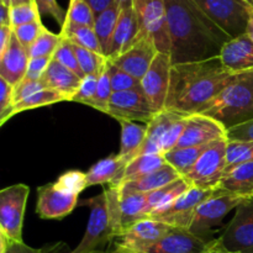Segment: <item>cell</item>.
<instances>
[{
  "label": "cell",
  "mask_w": 253,
  "mask_h": 253,
  "mask_svg": "<svg viewBox=\"0 0 253 253\" xmlns=\"http://www.w3.org/2000/svg\"><path fill=\"white\" fill-rule=\"evenodd\" d=\"M172 64L216 58L231 37L193 0H166Z\"/></svg>",
  "instance_id": "cell-1"
},
{
  "label": "cell",
  "mask_w": 253,
  "mask_h": 253,
  "mask_svg": "<svg viewBox=\"0 0 253 253\" xmlns=\"http://www.w3.org/2000/svg\"><path fill=\"white\" fill-rule=\"evenodd\" d=\"M235 74L219 57L172 66L166 109L182 115L203 114Z\"/></svg>",
  "instance_id": "cell-2"
},
{
  "label": "cell",
  "mask_w": 253,
  "mask_h": 253,
  "mask_svg": "<svg viewBox=\"0 0 253 253\" xmlns=\"http://www.w3.org/2000/svg\"><path fill=\"white\" fill-rule=\"evenodd\" d=\"M84 204L90 208L88 226L78 246L68 253H95L123 231L120 220V193L118 187H109L101 194L95 195Z\"/></svg>",
  "instance_id": "cell-3"
},
{
  "label": "cell",
  "mask_w": 253,
  "mask_h": 253,
  "mask_svg": "<svg viewBox=\"0 0 253 253\" xmlns=\"http://www.w3.org/2000/svg\"><path fill=\"white\" fill-rule=\"evenodd\" d=\"M203 114L219 121L226 130L252 120L253 69L235 74Z\"/></svg>",
  "instance_id": "cell-4"
},
{
  "label": "cell",
  "mask_w": 253,
  "mask_h": 253,
  "mask_svg": "<svg viewBox=\"0 0 253 253\" xmlns=\"http://www.w3.org/2000/svg\"><path fill=\"white\" fill-rule=\"evenodd\" d=\"M245 199L246 198L215 189L214 194L198 208L190 224L189 231L203 241L212 244L217 240L214 235L217 227L221 226L222 220L231 210L236 209Z\"/></svg>",
  "instance_id": "cell-5"
},
{
  "label": "cell",
  "mask_w": 253,
  "mask_h": 253,
  "mask_svg": "<svg viewBox=\"0 0 253 253\" xmlns=\"http://www.w3.org/2000/svg\"><path fill=\"white\" fill-rule=\"evenodd\" d=\"M200 10L231 39L246 34L253 9L245 0H193Z\"/></svg>",
  "instance_id": "cell-6"
},
{
  "label": "cell",
  "mask_w": 253,
  "mask_h": 253,
  "mask_svg": "<svg viewBox=\"0 0 253 253\" xmlns=\"http://www.w3.org/2000/svg\"><path fill=\"white\" fill-rule=\"evenodd\" d=\"M227 138H222L209 143L194 167L183 177L190 187L199 189H215L217 187L227 167Z\"/></svg>",
  "instance_id": "cell-7"
},
{
  "label": "cell",
  "mask_w": 253,
  "mask_h": 253,
  "mask_svg": "<svg viewBox=\"0 0 253 253\" xmlns=\"http://www.w3.org/2000/svg\"><path fill=\"white\" fill-rule=\"evenodd\" d=\"M30 188L15 184L0 192V236L7 241L22 242V225Z\"/></svg>",
  "instance_id": "cell-8"
},
{
  "label": "cell",
  "mask_w": 253,
  "mask_h": 253,
  "mask_svg": "<svg viewBox=\"0 0 253 253\" xmlns=\"http://www.w3.org/2000/svg\"><path fill=\"white\" fill-rule=\"evenodd\" d=\"M214 192L215 189H199L190 187L187 192L175 198L167 207L151 212L148 217L165 222L169 226L189 230L198 208L205 200L209 199Z\"/></svg>",
  "instance_id": "cell-9"
},
{
  "label": "cell",
  "mask_w": 253,
  "mask_h": 253,
  "mask_svg": "<svg viewBox=\"0 0 253 253\" xmlns=\"http://www.w3.org/2000/svg\"><path fill=\"white\" fill-rule=\"evenodd\" d=\"M141 31L155 41L158 52L169 53L170 39L168 32L166 0H132Z\"/></svg>",
  "instance_id": "cell-10"
},
{
  "label": "cell",
  "mask_w": 253,
  "mask_h": 253,
  "mask_svg": "<svg viewBox=\"0 0 253 253\" xmlns=\"http://www.w3.org/2000/svg\"><path fill=\"white\" fill-rule=\"evenodd\" d=\"M217 242L234 253H253V195L236 208L234 217L217 237Z\"/></svg>",
  "instance_id": "cell-11"
},
{
  "label": "cell",
  "mask_w": 253,
  "mask_h": 253,
  "mask_svg": "<svg viewBox=\"0 0 253 253\" xmlns=\"http://www.w3.org/2000/svg\"><path fill=\"white\" fill-rule=\"evenodd\" d=\"M156 110L146 96L142 86L125 91H115L111 96L108 115L118 121H141L151 123L156 116Z\"/></svg>",
  "instance_id": "cell-12"
},
{
  "label": "cell",
  "mask_w": 253,
  "mask_h": 253,
  "mask_svg": "<svg viewBox=\"0 0 253 253\" xmlns=\"http://www.w3.org/2000/svg\"><path fill=\"white\" fill-rule=\"evenodd\" d=\"M170 229L172 226L169 225L151 217L140 220L121 231L115 239V249L113 252L140 251L162 239Z\"/></svg>",
  "instance_id": "cell-13"
},
{
  "label": "cell",
  "mask_w": 253,
  "mask_h": 253,
  "mask_svg": "<svg viewBox=\"0 0 253 253\" xmlns=\"http://www.w3.org/2000/svg\"><path fill=\"white\" fill-rule=\"evenodd\" d=\"M172 66L169 53L158 52L147 73L141 79V86L156 113H161L166 109Z\"/></svg>",
  "instance_id": "cell-14"
},
{
  "label": "cell",
  "mask_w": 253,
  "mask_h": 253,
  "mask_svg": "<svg viewBox=\"0 0 253 253\" xmlns=\"http://www.w3.org/2000/svg\"><path fill=\"white\" fill-rule=\"evenodd\" d=\"M157 53L158 49L156 47L155 41L148 35L141 31L137 41L125 53L114 59H109V61L141 81L150 69Z\"/></svg>",
  "instance_id": "cell-15"
},
{
  "label": "cell",
  "mask_w": 253,
  "mask_h": 253,
  "mask_svg": "<svg viewBox=\"0 0 253 253\" xmlns=\"http://www.w3.org/2000/svg\"><path fill=\"white\" fill-rule=\"evenodd\" d=\"M227 130L215 119L204 114H194L187 118L184 131L175 148L204 146L214 141L227 138Z\"/></svg>",
  "instance_id": "cell-16"
},
{
  "label": "cell",
  "mask_w": 253,
  "mask_h": 253,
  "mask_svg": "<svg viewBox=\"0 0 253 253\" xmlns=\"http://www.w3.org/2000/svg\"><path fill=\"white\" fill-rule=\"evenodd\" d=\"M78 204V195L59 189L56 183L37 190L36 212L41 219L61 220L71 214Z\"/></svg>",
  "instance_id": "cell-17"
},
{
  "label": "cell",
  "mask_w": 253,
  "mask_h": 253,
  "mask_svg": "<svg viewBox=\"0 0 253 253\" xmlns=\"http://www.w3.org/2000/svg\"><path fill=\"white\" fill-rule=\"evenodd\" d=\"M212 244H208L199 237L194 236L189 230L172 226V229L162 239L146 249L133 252L110 253H203Z\"/></svg>",
  "instance_id": "cell-18"
},
{
  "label": "cell",
  "mask_w": 253,
  "mask_h": 253,
  "mask_svg": "<svg viewBox=\"0 0 253 253\" xmlns=\"http://www.w3.org/2000/svg\"><path fill=\"white\" fill-rule=\"evenodd\" d=\"M140 34L141 26L133 7L131 6L120 10L108 59H114L125 53L137 41Z\"/></svg>",
  "instance_id": "cell-19"
},
{
  "label": "cell",
  "mask_w": 253,
  "mask_h": 253,
  "mask_svg": "<svg viewBox=\"0 0 253 253\" xmlns=\"http://www.w3.org/2000/svg\"><path fill=\"white\" fill-rule=\"evenodd\" d=\"M222 66L231 73L253 69V41L247 34L231 39L221 49L219 56Z\"/></svg>",
  "instance_id": "cell-20"
},
{
  "label": "cell",
  "mask_w": 253,
  "mask_h": 253,
  "mask_svg": "<svg viewBox=\"0 0 253 253\" xmlns=\"http://www.w3.org/2000/svg\"><path fill=\"white\" fill-rule=\"evenodd\" d=\"M29 61L30 54L27 49L12 35L9 47L0 54V78L5 79L11 85H16L25 78Z\"/></svg>",
  "instance_id": "cell-21"
},
{
  "label": "cell",
  "mask_w": 253,
  "mask_h": 253,
  "mask_svg": "<svg viewBox=\"0 0 253 253\" xmlns=\"http://www.w3.org/2000/svg\"><path fill=\"white\" fill-rule=\"evenodd\" d=\"M40 81L47 89H52V90L66 96L67 101H72L73 96L81 88L83 79L77 76L71 69L59 63L58 61L52 58Z\"/></svg>",
  "instance_id": "cell-22"
},
{
  "label": "cell",
  "mask_w": 253,
  "mask_h": 253,
  "mask_svg": "<svg viewBox=\"0 0 253 253\" xmlns=\"http://www.w3.org/2000/svg\"><path fill=\"white\" fill-rule=\"evenodd\" d=\"M180 116H183L182 114L174 113V111L167 110V109L156 114L151 123L147 124V135H146L145 143L141 147L138 156L155 155V153L163 155V142H165L166 136H167L170 126Z\"/></svg>",
  "instance_id": "cell-23"
},
{
  "label": "cell",
  "mask_w": 253,
  "mask_h": 253,
  "mask_svg": "<svg viewBox=\"0 0 253 253\" xmlns=\"http://www.w3.org/2000/svg\"><path fill=\"white\" fill-rule=\"evenodd\" d=\"M219 192L229 193L242 198L253 195V162L226 167L221 180L215 188Z\"/></svg>",
  "instance_id": "cell-24"
},
{
  "label": "cell",
  "mask_w": 253,
  "mask_h": 253,
  "mask_svg": "<svg viewBox=\"0 0 253 253\" xmlns=\"http://www.w3.org/2000/svg\"><path fill=\"white\" fill-rule=\"evenodd\" d=\"M126 166L127 162L119 155L100 160L86 172L88 185L91 187V185L109 183L114 187H119L123 182Z\"/></svg>",
  "instance_id": "cell-25"
},
{
  "label": "cell",
  "mask_w": 253,
  "mask_h": 253,
  "mask_svg": "<svg viewBox=\"0 0 253 253\" xmlns=\"http://www.w3.org/2000/svg\"><path fill=\"white\" fill-rule=\"evenodd\" d=\"M179 178H182V175L172 166L166 163L160 169L155 170V172L150 173V174L145 175L140 179L123 183V184L119 185V189L124 190V192L150 193L152 190L166 187V185L178 180Z\"/></svg>",
  "instance_id": "cell-26"
},
{
  "label": "cell",
  "mask_w": 253,
  "mask_h": 253,
  "mask_svg": "<svg viewBox=\"0 0 253 253\" xmlns=\"http://www.w3.org/2000/svg\"><path fill=\"white\" fill-rule=\"evenodd\" d=\"M119 193H120L121 229L125 230L140 220L147 219L146 193L124 192L120 189H119Z\"/></svg>",
  "instance_id": "cell-27"
},
{
  "label": "cell",
  "mask_w": 253,
  "mask_h": 253,
  "mask_svg": "<svg viewBox=\"0 0 253 253\" xmlns=\"http://www.w3.org/2000/svg\"><path fill=\"white\" fill-rule=\"evenodd\" d=\"M121 125V143L119 156L130 162L138 156L147 135V126L138 125L133 121H119Z\"/></svg>",
  "instance_id": "cell-28"
},
{
  "label": "cell",
  "mask_w": 253,
  "mask_h": 253,
  "mask_svg": "<svg viewBox=\"0 0 253 253\" xmlns=\"http://www.w3.org/2000/svg\"><path fill=\"white\" fill-rule=\"evenodd\" d=\"M119 15H120V7L115 4L101 14H99L98 16H95L94 31L98 36L103 53L106 58L109 57V51H110L111 41H113L114 32H115L116 24H118Z\"/></svg>",
  "instance_id": "cell-29"
},
{
  "label": "cell",
  "mask_w": 253,
  "mask_h": 253,
  "mask_svg": "<svg viewBox=\"0 0 253 253\" xmlns=\"http://www.w3.org/2000/svg\"><path fill=\"white\" fill-rule=\"evenodd\" d=\"M190 188L187 180L184 178H179L175 182L160 188V189L152 190L150 193H146V199H147V215L150 216L151 212L161 208L167 207L169 203H172L175 198L182 195Z\"/></svg>",
  "instance_id": "cell-30"
},
{
  "label": "cell",
  "mask_w": 253,
  "mask_h": 253,
  "mask_svg": "<svg viewBox=\"0 0 253 253\" xmlns=\"http://www.w3.org/2000/svg\"><path fill=\"white\" fill-rule=\"evenodd\" d=\"M167 162L165 160V156L160 155V153L138 156L127 163L121 184L125 182H130V180L140 179V178L160 169Z\"/></svg>",
  "instance_id": "cell-31"
},
{
  "label": "cell",
  "mask_w": 253,
  "mask_h": 253,
  "mask_svg": "<svg viewBox=\"0 0 253 253\" xmlns=\"http://www.w3.org/2000/svg\"><path fill=\"white\" fill-rule=\"evenodd\" d=\"M209 145L195 146V147H183L174 148L172 151H168L165 155V160L168 165L172 166L182 177L187 175L190 172L197 161L204 152L205 148Z\"/></svg>",
  "instance_id": "cell-32"
},
{
  "label": "cell",
  "mask_w": 253,
  "mask_h": 253,
  "mask_svg": "<svg viewBox=\"0 0 253 253\" xmlns=\"http://www.w3.org/2000/svg\"><path fill=\"white\" fill-rule=\"evenodd\" d=\"M59 34L63 37H66V39H68L72 43L104 56L100 42H99L98 36H96L95 31H94V27L62 26V30Z\"/></svg>",
  "instance_id": "cell-33"
},
{
  "label": "cell",
  "mask_w": 253,
  "mask_h": 253,
  "mask_svg": "<svg viewBox=\"0 0 253 253\" xmlns=\"http://www.w3.org/2000/svg\"><path fill=\"white\" fill-rule=\"evenodd\" d=\"M95 14L84 0H71L63 26L94 27Z\"/></svg>",
  "instance_id": "cell-34"
},
{
  "label": "cell",
  "mask_w": 253,
  "mask_h": 253,
  "mask_svg": "<svg viewBox=\"0 0 253 253\" xmlns=\"http://www.w3.org/2000/svg\"><path fill=\"white\" fill-rule=\"evenodd\" d=\"M59 101H67L66 96L52 90V89H42V90L35 93L34 95L15 104V115L25 110H32V109L41 108V106H48L52 105V104L59 103Z\"/></svg>",
  "instance_id": "cell-35"
},
{
  "label": "cell",
  "mask_w": 253,
  "mask_h": 253,
  "mask_svg": "<svg viewBox=\"0 0 253 253\" xmlns=\"http://www.w3.org/2000/svg\"><path fill=\"white\" fill-rule=\"evenodd\" d=\"M62 41L61 34H53L46 27H43L40 34L39 39L36 40L32 47L30 48V58H37V57H44V58H53L57 48Z\"/></svg>",
  "instance_id": "cell-36"
},
{
  "label": "cell",
  "mask_w": 253,
  "mask_h": 253,
  "mask_svg": "<svg viewBox=\"0 0 253 253\" xmlns=\"http://www.w3.org/2000/svg\"><path fill=\"white\" fill-rule=\"evenodd\" d=\"M74 51H76L77 59H78V63L81 66L82 71L85 76H90V74H99L101 73L104 68H105L106 63H108V58L103 54H98L93 51H89V49L83 48L81 46H77L74 44Z\"/></svg>",
  "instance_id": "cell-37"
},
{
  "label": "cell",
  "mask_w": 253,
  "mask_h": 253,
  "mask_svg": "<svg viewBox=\"0 0 253 253\" xmlns=\"http://www.w3.org/2000/svg\"><path fill=\"white\" fill-rule=\"evenodd\" d=\"M53 59H56L59 63L63 64L64 67L71 69L72 72H74L82 79H84V77H85V74L82 71L81 66H79L78 59H77V54L76 51H74L73 43L68 39H66V37L62 36V41L59 43L58 48H57L56 53H54Z\"/></svg>",
  "instance_id": "cell-38"
},
{
  "label": "cell",
  "mask_w": 253,
  "mask_h": 253,
  "mask_svg": "<svg viewBox=\"0 0 253 253\" xmlns=\"http://www.w3.org/2000/svg\"><path fill=\"white\" fill-rule=\"evenodd\" d=\"M114 90L111 86L110 77H109L108 72V63H106L105 68L101 71L99 74V81H98V88H96L95 99H94L93 109H96L99 111L108 114L109 105H110L111 96H113Z\"/></svg>",
  "instance_id": "cell-39"
},
{
  "label": "cell",
  "mask_w": 253,
  "mask_h": 253,
  "mask_svg": "<svg viewBox=\"0 0 253 253\" xmlns=\"http://www.w3.org/2000/svg\"><path fill=\"white\" fill-rule=\"evenodd\" d=\"M227 167L253 162V142L229 141L226 148Z\"/></svg>",
  "instance_id": "cell-40"
},
{
  "label": "cell",
  "mask_w": 253,
  "mask_h": 253,
  "mask_svg": "<svg viewBox=\"0 0 253 253\" xmlns=\"http://www.w3.org/2000/svg\"><path fill=\"white\" fill-rule=\"evenodd\" d=\"M108 72L109 77H110L111 86H113L114 93L115 91H125L130 90V89L137 88L141 85L140 79L135 78L131 74H128L127 72L123 71L119 67H116L115 64L111 63L108 59Z\"/></svg>",
  "instance_id": "cell-41"
},
{
  "label": "cell",
  "mask_w": 253,
  "mask_h": 253,
  "mask_svg": "<svg viewBox=\"0 0 253 253\" xmlns=\"http://www.w3.org/2000/svg\"><path fill=\"white\" fill-rule=\"evenodd\" d=\"M56 185L59 189L74 195H79L86 187H89L86 173L79 172V170H69L62 174L57 179Z\"/></svg>",
  "instance_id": "cell-42"
},
{
  "label": "cell",
  "mask_w": 253,
  "mask_h": 253,
  "mask_svg": "<svg viewBox=\"0 0 253 253\" xmlns=\"http://www.w3.org/2000/svg\"><path fill=\"white\" fill-rule=\"evenodd\" d=\"M14 115V85L0 78V125H4Z\"/></svg>",
  "instance_id": "cell-43"
},
{
  "label": "cell",
  "mask_w": 253,
  "mask_h": 253,
  "mask_svg": "<svg viewBox=\"0 0 253 253\" xmlns=\"http://www.w3.org/2000/svg\"><path fill=\"white\" fill-rule=\"evenodd\" d=\"M10 17H11L12 29L21 26V25L37 21V20H41V15H40L39 9H37L35 2L12 6L10 9Z\"/></svg>",
  "instance_id": "cell-44"
},
{
  "label": "cell",
  "mask_w": 253,
  "mask_h": 253,
  "mask_svg": "<svg viewBox=\"0 0 253 253\" xmlns=\"http://www.w3.org/2000/svg\"><path fill=\"white\" fill-rule=\"evenodd\" d=\"M43 24H42L41 20H37V21L30 22V24L21 25V26L14 27V35L16 36V39L19 40L20 43L27 49V52L30 51V48L32 47V44L36 42V40L39 39L40 34H41L42 29H43Z\"/></svg>",
  "instance_id": "cell-45"
},
{
  "label": "cell",
  "mask_w": 253,
  "mask_h": 253,
  "mask_svg": "<svg viewBox=\"0 0 253 253\" xmlns=\"http://www.w3.org/2000/svg\"><path fill=\"white\" fill-rule=\"evenodd\" d=\"M98 81L99 76H96V74H90V76L84 77V79L82 81L81 88L78 89V91L73 96L72 101L84 104V105H88L90 108H93L96 88H98Z\"/></svg>",
  "instance_id": "cell-46"
},
{
  "label": "cell",
  "mask_w": 253,
  "mask_h": 253,
  "mask_svg": "<svg viewBox=\"0 0 253 253\" xmlns=\"http://www.w3.org/2000/svg\"><path fill=\"white\" fill-rule=\"evenodd\" d=\"M34 1L36 4L37 9H39L41 17L43 15H48V16L53 17L59 25L63 26L64 21H66L67 12L59 6L57 0H34Z\"/></svg>",
  "instance_id": "cell-47"
},
{
  "label": "cell",
  "mask_w": 253,
  "mask_h": 253,
  "mask_svg": "<svg viewBox=\"0 0 253 253\" xmlns=\"http://www.w3.org/2000/svg\"><path fill=\"white\" fill-rule=\"evenodd\" d=\"M42 89H46V86L42 84L41 81H27V79H22L20 83L14 85V103H19V101L34 95L35 93L42 90Z\"/></svg>",
  "instance_id": "cell-48"
},
{
  "label": "cell",
  "mask_w": 253,
  "mask_h": 253,
  "mask_svg": "<svg viewBox=\"0 0 253 253\" xmlns=\"http://www.w3.org/2000/svg\"><path fill=\"white\" fill-rule=\"evenodd\" d=\"M227 141L253 142V119L227 130Z\"/></svg>",
  "instance_id": "cell-49"
},
{
  "label": "cell",
  "mask_w": 253,
  "mask_h": 253,
  "mask_svg": "<svg viewBox=\"0 0 253 253\" xmlns=\"http://www.w3.org/2000/svg\"><path fill=\"white\" fill-rule=\"evenodd\" d=\"M51 59L52 58H44V57L30 58L24 79H27V81H40L44 72H46Z\"/></svg>",
  "instance_id": "cell-50"
},
{
  "label": "cell",
  "mask_w": 253,
  "mask_h": 253,
  "mask_svg": "<svg viewBox=\"0 0 253 253\" xmlns=\"http://www.w3.org/2000/svg\"><path fill=\"white\" fill-rule=\"evenodd\" d=\"M0 253H43V251L27 246L24 241H7L6 239L0 236Z\"/></svg>",
  "instance_id": "cell-51"
},
{
  "label": "cell",
  "mask_w": 253,
  "mask_h": 253,
  "mask_svg": "<svg viewBox=\"0 0 253 253\" xmlns=\"http://www.w3.org/2000/svg\"><path fill=\"white\" fill-rule=\"evenodd\" d=\"M84 1L91 7V10L94 11L95 16H98L99 14L105 11L106 9H109V7H111L113 5H115V0H84Z\"/></svg>",
  "instance_id": "cell-52"
},
{
  "label": "cell",
  "mask_w": 253,
  "mask_h": 253,
  "mask_svg": "<svg viewBox=\"0 0 253 253\" xmlns=\"http://www.w3.org/2000/svg\"><path fill=\"white\" fill-rule=\"evenodd\" d=\"M14 30L11 26H0V54L4 53L11 42Z\"/></svg>",
  "instance_id": "cell-53"
},
{
  "label": "cell",
  "mask_w": 253,
  "mask_h": 253,
  "mask_svg": "<svg viewBox=\"0 0 253 253\" xmlns=\"http://www.w3.org/2000/svg\"><path fill=\"white\" fill-rule=\"evenodd\" d=\"M10 9L5 4H0V26H11V17H10Z\"/></svg>",
  "instance_id": "cell-54"
},
{
  "label": "cell",
  "mask_w": 253,
  "mask_h": 253,
  "mask_svg": "<svg viewBox=\"0 0 253 253\" xmlns=\"http://www.w3.org/2000/svg\"><path fill=\"white\" fill-rule=\"evenodd\" d=\"M203 253H234V252L227 251L226 249H224L222 246H220L219 242H217V240H216V241H215L214 244H212L211 246L207 250V251L203 252Z\"/></svg>",
  "instance_id": "cell-55"
},
{
  "label": "cell",
  "mask_w": 253,
  "mask_h": 253,
  "mask_svg": "<svg viewBox=\"0 0 253 253\" xmlns=\"http://www.w3.org/2000/svg\"><path fill=\"white\" fill-rule=\"evenodd\" d=\"M31 2H35L34 0H0V4H5L7 6H17V5L22 4H31Z\"/></svg>",
  "instance_id": "cell-56"
},
{
  "label": "cell",
  "mask_w": 253,
  "mask_h": 253,
  "mask_svg": "<svg viewBox=\"0 0 253 253\" xmlns=\"http://www.w3.org/2000/svg\"><path fill=\"white\" fill-rule=\"evenodd\" d=\"M246 34L247 36L253 41V9L251 11V16H250L249 20V25H247V30H246Z\"/></svg>",
  "instance_id": "cell-57"
},
{
  "label": "cell",
  "mask_w": 253,
  "mask_h": 253,
  "mask_svg": "<svg viewBox=\"0 0 253 253\" xmlns=\"http://www.w3.org/2000/svg\"><path fill=\"white\" fill-rule=\"evenodd\" d=\"M115 4L120 7V10H123L132 6V0H115Z\"/></svg>",
  "instance_id": "cell-58"
},
{
  "label": "cell",
  "mask_w": 253,
  "mask_h": 253,
  "mask_svg": "<svg viewBox=\"0 0 253 253\" xmlns=\"http://www.w3.org/2000/svg\"><path fill=\"white\" fill-rule=\"evenodd\" d=\"M43 253H63L62 252V249L59 247V245H57V246H53V247H49V249L47 250H42ZM95 253H106V252H95Z\"/></svg>",
  "instance_id": "cell-59"
},
{
  "label": "cell",
  "mask_w": 253,
  "mask_h": 253,
  "mask_svg": "<svg viewBox=\"0 0 253 253\" xmlns=\"http://www.w3.org/2000/svg\"><path fill=\"white\" fill-rule=\"evenodd\" d=\"M245 1H246V2H249L250 5H252V6H253V0H245Z\"/></svg>",
  "instance_id": "cell-60"
}]
</instances>
